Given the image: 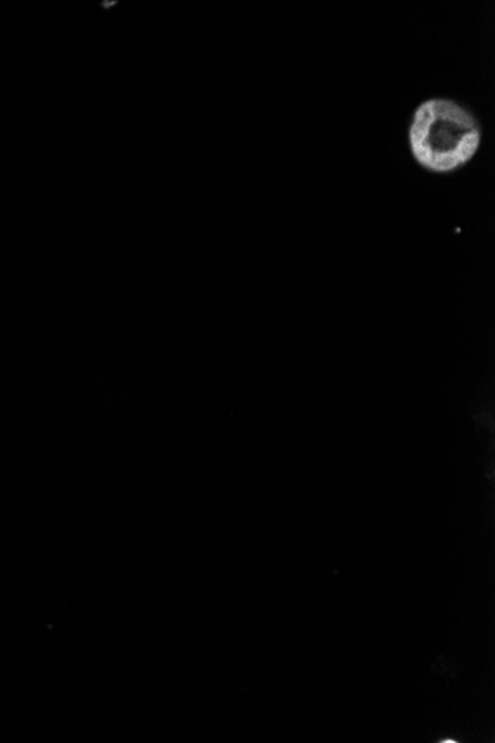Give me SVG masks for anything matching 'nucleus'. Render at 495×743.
Listing matches in <instances>:
<instances>
[{
	"label": "nucleus",
	"instance_id": "f257e3e1",
	"mask_svg": "<svg viewBox=\"0 0 495 743\" xmlns=\"http://www.w3.org/2000/svg\"><path fill=\"white\" fill-rule=\"evenodd\" d=\"M408 143L419 167L433 174H451L476 156L482 129L461 104L448 98H430L414 110Z\"/></svg>",
	"mask_w": 495,
	"mask_h": 743
}]
</instances>
